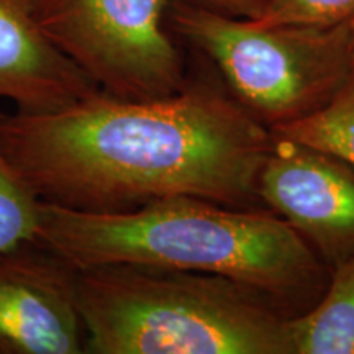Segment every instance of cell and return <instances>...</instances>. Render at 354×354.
Here are the masks:
<instances>
[{
    "instance_id": "cell-1",
    "label": "cell",
    "mask_w": 354,
    "mask_h": 354,
    "mask_svg": "<svg viewBox=\"0 0 354 354\" xmlns=\"http://www.w3.org/2000/svg\"><path fill=\"white\" fill-rule=\"evenodd\" d=\"M0 148L41 202L117 214L167 197L234 205L272 143L232 100L187 84L158 99L97 91L41 113H0Z\"/></svg>"
},
{
    "instance_id": "cell-2",
    "label": "cell",
    "mask_w": 354,
    "mask_h": 354,
    "mask_svg": "<svg viewBox=\"0 0 354 354\" xmlns=\"http://www.w3.org/2000/svg\"><path fill=\"white\" fill-rule=\"evenodd\" d=\"M37 240L79 269H179L271 292L295 289L317 271L312 251L287 220L196 197H167L117 214L41 202Z\"/></svg>"
},
{
    "instance_id": "cell-3",
    "label": "cell",
    "mask_w": 354,
    "mask_h": 354,
    "mask_svg": "<svg viewBox=\"0 0 354 354\" xmlns=\"http://www.w3.org/2000/svg\"><path fill=\"white\" fill-rule=\"evenodd\" d=\"M87 354H292L287 322L214 274L107 264L79 269Z\"/></svg>"
},
{
    "instance_id": "cell-4",
    "label": "cell",
    "mask_w": 354,
    "mask_h": 354,
    "mask_svg": "<svg viewBox=\"0 0 354 354\" xmlns=\"http://www.w3.org/2000/svg\"><path fill=\"white\" fill-rule=\"evenodd\" d=\"M171 20L234 94L279 123L328 104L354 69L349 21L330 28L261 25L180 2L171 3Z\"/></svg>"
},
{
    "instance_id": "cell-5",
    "label": "cell",
    "mask_w": 354,
    "mask_h": 354,
    "mask_svg": "<svg viewBox=\"0 0 354 354\" xmlns=\"http://www.w3.org/2000/svg\"><path fill=\"white\" fill-rule=\"evenodd\" d=\"M44 37L99 91L158 99L180 91L184 63L166 28L169 0H28Z\"/></svg>"
},
{
    "instance_id": "cell-6",
    "label": "cell",
    "mask_w": 354,
    "mask_h": 354,
    "mask_svg": "<svg viewBox=\"0 0 354 354\" xmlns=\"http://www.w3.org/2000/svg\"><path fill=\"white\" fill-rule=\"evenodd\" d=\"M79 268L38 240L0 251V354H84Z\"/></svg>"
},
{
    "instance_id": "cell-7",
    "label": "cell",
    "mask_w": 354,
    "mask_h": 354,
    "mask_svg": "<svg viewBox=\"0 0 354 354\" xmlns=\"http://www.w3.org/2000/svg\"><path fill=\"white\" fill-rule=\"evenodd\" d=\"M258 190L297 232L323 245L354 241V172L343 159L279 136Z\"/></svg>"
},
{
    "instance_id": "cell-8",
    "label": "cell",
    "mask_w": 354,
    "mask_h": 354,
    "mask_svg": "<svg viewBox=\"0 0 354 354\" xmlns=\"http://www.w3.org/2000/svg\"><path fill=\"white\" fill-rule=\"evenodd\" d=\"M97 91L44 37L28 0H0V99L17 112L41 113Z\"/></svg>"
},
{
    "instance_id": "cell-9",
    "label": "cell",
    "mask_w": 354,
    "mask_h": 354,
    "mask_svg": "<svg viewBox=\"0 0 354 354\" xmlns=\"http://www.w3.org/2000/svg\"><path fill=\"white\" fill-rule=\"evenodd\" d=\"M287 328L292 354H354V258L339 266L325 299Z\"/></svg>"
},
{
    "instance_id": "cell-10",
    "label": "cell",
    "mask_w": 354,
    "mask_h": 354,
    "mask_svg": "<svg viewBox=\"0 0 354 354\" xmlns=\"http://www.w3.org/2000/svg\"><path fill=\"white\" fill-rule=\"evenodd\" d=\"M277 136L333 154L354 167V69L328 104L305 117L279 123Z\"/></svg>"
},
{
    "instance_id": "cell-11",
    "label": "cell",
    "mask_w": 354,
    "mask_h": 354,
    "mask_svg": "<svg viewBox=\"0 0 354 354\" xmlns=\"http://www.w3.org/2000/svg\"><path fill=\"white\" fill-rule=\"evenodd\" d=\"M39 201L0 148V251L37 240Z\"/></svg>"
},
{
    "instance_id": "cell-12",
    "label": "cell",
    "mask_w": 354,
    "mask_h": 354,
    "mask_svg": "<svg viewBox=\"0 0 354 354\" xmlns=\"http://www.w3.org/2000/svg\"><path fill=\"white\" fill-rule=\"evenodd\" d=\"M354 17V0H268L254 21L261 25L330 28Z\"/></svg>"
},
{
    "instance_id": "cell-13",
    "label": "cell",
    "mask_w": 354,
    "mask_h": 354,
    "mask_svg": "<svg viewBox=\"0 0 354 354\" xmlns=\"http://www.w3.org/2000/svg\"><path fill=\"white\" fill-rule=\"evenodd\" d=\"M174 2L187 3V6L205 8L221 15L236 17L243 15L246 19H254L263 10L268 0H174Z\"/></svg>"
},
{
    "instance_id": "cell-14",
    "label": "cell",
    "mask_w": 354,
    "mask_h": 354,
    "mask_svg": "<svg viewBox=\"0 0 354 354\" xmlns=\"http://www.w3.org/2000/svg\"><path fill=\"white\" fill-rule=\"evenodd\" d=\"M349 48H351L353 68H354V17L351 20H349Z\"/></svg>"
}]
</instances>
